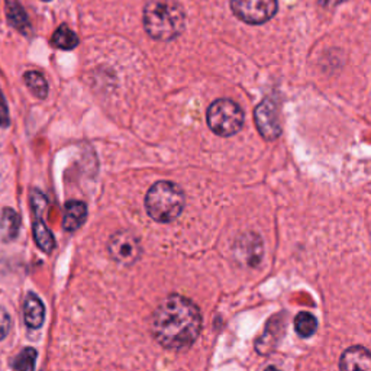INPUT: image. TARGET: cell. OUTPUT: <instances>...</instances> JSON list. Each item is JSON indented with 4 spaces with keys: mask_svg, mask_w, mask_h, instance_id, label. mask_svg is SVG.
<instances>
[{
    "mask_svg": "<svg viewBox=\"0 0 371 371\" xmlns=\"http://www.w3.org/2000/svg\"><path fill=\"white\" fill-rule=\"evenodd\" d=\"M79 37L76 35V33L73 29H70L66 23L59 25L55 33L51 38V44L52 47L58 48V50H64V51H70L74 50L79 45Z\"/></svg>",
    "mask_w": 371,
    "mask_h": 371,
    "instance_id": "5bb4252c",
    "label": "cell"
},
{
    "mask_svg": "<svg viewBox=\"0 0 371 371\" xmlns=\"http://www.w3.org/2000/svg\"><path fill=\"white\" fill-rule=\"evenodd\" d=\"M108 250L110 257L122 266L135 264L142 254L139 239L130 231H118L113 234L109 239Z\"/></svg>",
    "mask_w": 371,
    "mask_h": 371,
    "instance_id": "52a82bcc",
    "label": "cell"
},
{
    "mask_svg": "<svg viewBox=\"0 0 371 371\" xmlns=\"http://www.w3.org/2000/svg\"><path fill=\"white\" fill-rule=\"evenodd\" d=\"M264 371H280V370H278V368L274 367V365H270V367H267Z\"/></svg>",
    "mask_w": 371,
    "mask_h": 371,
    "instance_id": "7402d4cb",
    "label": "cell"
},
{
    "mask_svg": "<svg viewBox=\"0 0 371 371\" xmlns=\"http://www.w3.org/2000/svg\"><path fill=\"white\" fill-rule=\"evenodd\" d=\"M11 326H12V321L9 314L4 307H0V341H4V339L9 335Z\"/></svg>",
    "mask_w": 371,
    "mask_h": 371,
    "instance_id": "d6986e66",
    "label": "cell"
},
{
    "mask_svg": "<svg viewBox=\"0 0 371 371\" xmlns=\"http://www.w3.org/2000/svg\"><path fill=\"white\" fill-rule=\"evenodd\" d=\"M339 371H371V351L361 346L350 347L339 358Z\"/></svg>",
    "mask_w": 371,
    "mask_h": 371,
    "instance_id": "ba28073f",
    "label": "cell"
},
{
    "mask_svg": "<svg viewBox=\"0 0 371 371\" xmlns=\"http://www.w3.org/2000/svg\"><path fill=\"white\" fill-rule=\"evenodd\" d=\"M9 125H11L9 109H8L4 93L2 90H0V128H8Z\"/></svg>",
    "mask_w": 371,
    "mask_h": 371,
    "instance_id": "ffe728a7",
    "label": "cell"
},
{
    "mask_svg": "<svg viewBox=\"0 0 371 371\" xmlns=\"http://www.w3.org/2000/svg\"><path fill=\"white\" fill-rule=\"evenodd\" d=\"M295 331L300 338H311L318 331V319L309 312H300L295 318Z\"/></svg>",
    "mask_w": 371,
    "mask_h": 371,
    "instance_id": "e0dca14e",
    "label": "cell"
},
{
    "mask_svg": "<svg viewBox=\"0 0 371 371\" xmlns=\"http://www.w3.org/2000/svg\"><path fill=\"white\" fill-rule=\"evenodd\" d=\"M282 331H283V325L280 322H278L277 319L270 321L264 335L258 338V341L256 344L257 351L263 355H267V353L271 351L274 344H277V341H278V339L275 338V333H282Z\"/></svg>",
    "mask_w": 371,
    "mask_h": 371,
    "instance_id": "9a60e30c",
    "label": "cell"
},
{
    "mask_svg": "<svg viewBox=\"0 0 371 371\" xmlns=\"http://www.w3.org/2000/svg\"><path fill=\"white\" fill-rule=\"evenodd\" d=\"M244 112L231 99L215 101L207 109V125L219 137H232L244 125Z\"/></svg>",
    "mask_w": 371,
    "mask_h": 371,
    "instance_id": "277c9868",
    "label": "cell"
},
{
    "mask_svg": "<svg viewBox=\"0 0 371 371\" xmlns=\"http://www.w3.org/2000/svg\"><path fill=\"white\" fill-rule=\"evenodd\" d=\"M231 9L242 22L261 25L275 15L277 0H231Z\"/></svg>",
    "mask_w": 371,
    "mask_h": 371,
    "instance_id": "5b68a950",
    "label": "cell"
},
{
    "mask_svg": "<svg viewBox=\"0 0 371 371\" xmlns=\"http://www.w3.org/2000/svg\"><path fill=\"white\" fill-rule=\"evenodd\" d=\"M23 318H25V324L33 329H38L44 324L45 307L42 300L35 293H28V296L25 297Z\"/></svg>",
    "mask_w": 371,
    "mask_h": 371,
    "instance_id": "30bf717a",
    "label": "cell"
},
{
    "mask_svg": "<svg viewBox=\"0 0 371 371\" xmlns=\"http://www.w3.org/2000/svg\"><path fill=\"white\" fill-rule=\"evenodd\" d=\"M87 218V206L83 202L72 200L67 202L64 210L63 227L67 232H74L86 222Z\"/></svg>",
    "mask_w": 371,
    "mask_h": 371,
    "instance_id": "8fae6325",
    "label": "cell"
},
{
    "mask_svg": "<svg viewBox=\"0 0 371 371\" xmlns=\"http://www.w3.org/2000/svg\"><path fill=\"white\" fill-rule=\"evenodd\" d=\"M202 331V314L190 299L171 295L152 314L151 333L167 350H186L195 344Z\"/></svg>",
    "mask_w": 371,
    "mask_h": 371,
    "instance_id": "6da1fadb",
    "label": "cell"
},
{
    "mask_svg": "<svg viewBox=\"0 0 371 371\" xmlns=\"http://www.w3.org/2000/svg\"><path fill=\"white\" fill-rule=\"evenodd\" d=\"M35 361H37V351L34 348L28 347L15 357V360L12 361V370L13 371H34Z\"/></svg>",
    "mask_w": 371,
    "mask_h": 371,
    "instance_id": "ac0fdd59",
    "label": "cell"
},
{
    "mask_svg": "<svg viewBox=\"0 0 371 371\" xmlns=\"http://www.w3.org/2000/svg\"><path fill=\"white\" fill-rule=\"evenodd\" d=\"M343 2H347V0H318V4L322 8H335V6H338L339 4H343Z\"/></svg>",
    "mask_w": 371,
    "mask_h": 371,
    "instance_id": "44dd1931",
    "label": "cell"
},
{
    "mask_svg": "<svg viewBox=\"0 0 371 371\" xmlns=\"http://www.w3.org/2000/svg\"><path fill=\"white\" fill-rule=\"evenodd\" d=\"M186 15L176 0H151L144 8L145 33L157 41H171L184 29Z\"/></svg>",
    "mask_w": 371,
    "mask_h": 371,
    "instance_id": "7a4b0ae2",
    "label": "cell"
},
{
    "mask_svg": "<svg viewBox=\"0 0 371 371\" xmlns=\"http://www.w3.org/2000/svg\"><path fill=\"white\" fill-rule=\"evenodd\" d=\"M184 193L173 181L154 183L145 196V209L151 219L160 224L176 221L184 209Z\"/></svg>",
    "mask_w": 371,
    "mask_h": 371,
    "instance_id": "3957f363",
    "label": "cell"
},
{
    "mask_svg": "<svg viewBox=\"0 0 371 371\" xmlns=\"http://www.w3.org/2000/svg\"><path fill=\"white\" fill-rule=\"evenodd\" d=\"M42 2H51V0H42Z\"/></svg>",
    "mask_w": 371,
    "mask_h": 371,
    "instance_id": "603a6c76",
    "label": "cell"
},
{
    "mask_svg": "<svg viewBox=\"0 0 371 371\" xmlns=\"http://www.w3.org/2000/svg\"><path fill=\"white\" fill-rule=\"evenodd\" d=\"M33 227H34L33 228L34 239H35L37 245L40 246V250H42L47 254L52 253V250L55 249V239H54V235L50 231V228L42 221V216H35V221H34Z\"/></svg>",
    "mask_w": 371,
    "mask_h": 371,
    "instance_id": "4fadbf2b",
    "label": "cell"
},
{
    "mask_svg": "<svg viewBox=\"0 0 371 371\" xmlns=\"http://www.w3.org/2000/svg\"><path fill=\"white\" fill-rule=\"evenodd\" d=\"M21 228V216L11 207H5L0 212V239L12 241L18 236Z\"/></svg>",
    "mask_w": 371,
    "mask_h": 371,
    "instance_id": "7c38bea8",
    "label": "cell"
},
{
    "mask_svg": "<svg viewBox=\"0 0 371 371\" xmlns=\"http://www.w3.org/2000/svg\"><path fill=\"white\" fill-rule=\"evenodd\" d=\"M23 81L30 93L38 99H47L48 96V83L44 76L38 72H26L23 74Z\"/></svg>",
    "mask_w": 371,
    "mask_h": 371,
    "instance_id": "2e32d148",
    "label": "cell"
},
{
    "mask_svg": "<svg viewBox=\"0 0 371 371\" xmlns=\"http://www.w3.org/2000/svg\"><path fill=\"white\" fill-rule=\"evenodd\" d=\"M5 12L9 25L16 29L21 35L29 37L33 33V28H30L29 18L19 4V0H5Z\"/></svg>",
    "mask_w": 371,
    "mask_h": 371,
    "instance_id": "9c48e42d",
    "label": "cell"
},
{
    "mask_svg": "<svg viewBox=\"0 0 371 371\" xmlns=\"http://www.w3.org/2000/svg\"><path fill=\"white\" fill-rule=\"evenodd\" d=\"M254 122L260 135L267 141H274L282 135L280 106L273 96L266 98L256 108Z\"/></svg>",
    "mask_w": 371,
    "mask_h": 371,
    "instance_id": "8992f818",
    "label": "cell"
}]
</instances>
